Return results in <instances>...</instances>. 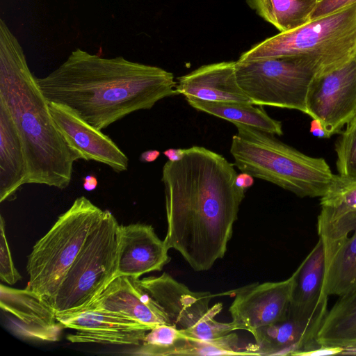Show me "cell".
Listing matches in <instances>:
<instances>
[{
    "label": "cell",
    "instance_id": "cell-29",
    "mask_svg": "<svg viewBox=\"0 0 356 356\" xmlns=\"http://www.w3.org/2000/svg\"><path fill=\"white\" fill-rule=\"evenodd\" d=\"M0 278L1 280L13 285L22 280V276L15 268L8 243L5 222L3 216L0 220Z\"/></svg>",
    "mask_w": 356,
    "mask_h": 356
},
{
    "label": "cell",
    "instance_id": "cell-28",
    "mask_svg": "<svg viewBox=\"0 0 356 356\" xmlns=\"http://www.w3.org/2000/svg\"><path fill=\"white\" fill-rule=\"evenodd\" d=\"M337 169L341 177H356V127L349 132H341L335 143Z\"/></svg>",
    "mask_w": 356,
    "mask_h": 356
},
{
    "label": "cell",
    "instance_id": "cell-31",
    "mask_svg": "<svg viewBox=\"0 0 356 356\" xmlns=\"http://www.w3.org/2000/svg\"><path fill=\"white\" fill-rule=\"evenodd\" d=\"M236 184L238 187L246 190L254 184V179L248 173L242 172L240 174H237Z\"/></svg>",
    "mask_w": 356,
    "mask_h": 356
},
{
    "label": "cell",
    "instance_id": "cell-10",
    "mask_svg": "<svg viewBox=\"0 0 356 356\" xmlns=\"http://www.w3.org/2000/svg\"><path fill=\"white\" fill-rule=\"evenodd\" d=\"M308 115L318 120L328 138L341 133L356 113V54L315 76L307 99Z\"/></svg>",
    "mask_w": 356,
    "mask_h": 356
},
{
    "label": "cell",
    "instance_id": "cell-33",
    "mask_svg": "<svg viewBox=\"0 0 356 356\" xmlns=\"http://www.w3.org/2000/svg\"><path fill=\"white\" fill-rule=\"evenodd\" d=\"M163 153L169 161H177L183 158L186 153V149L170 148L165 150Z\"/></svg>",
    "mask_w": 356,
    "mask_h": 356
},
{
    "label": "cell",
    "instance_id": "cell-36",
    "mask_svg": "<svg viewBox=\"0 0 356 356\" xmlns=\"http://www.w3.org/2000/svg\"><path fill=\"white\" fill-rule=\"evenodd\" d=\"M356 127V113L353 118V119L349 122V123L346 126L345 131L342 132H349L352 129H353Z\"/></svg>",
    "mask_w": 356,
    "mask_h": 356
},
{
    "label": "cell",
    "instance_id": "cell-18",
    "mask_svg": "<svg viewBox=\"0 0 356 356\" xmlns=\"http://www.w3.org/2000/svg\"><path fill=\"white\" fill-rule=\"evenodd\" d=\"M177 80V91L186 99L252 104L238 83L236 61L203 65Z\"/></svg>",
    "mask_w": 356,
    "mask_h": 356
},
{
    "label": "cell",
    "instance_id": "cell-20",
    "mask_svg": "<svg viewBox=\"0 0 356 356\" xmlns=\"http://www.w3.org/2000/svg\"><path fill=\"white\" fill-rule=\"evenodd\" d=\"M24 145L13 118L0 99V202L12 201L25 184Z\"/></svg>",
    "mask_w": 356,
    "mask_h": 356
},
{
    "label": "cell",
    "instance_id": "cell-21",
    "mask_svg": "<svg viewBox=\"0 0 356 356\" xmlns=\"http://www.w3.org/2000/svg\"><path fill=\"white\" fill-rule=\"evenodd\" d=\"M316 340L324 346H356V289L339 296L327 311Z\"/></svg>",
    "mask_w": 356,
    "mask_h": 356
},
{
    "label": "cell",
    "instance_id": "cell-3",
    "mask_svg": "<svg viewBox=\"0 0 356 356\" xmlns=\"http://www.w3.org/2000/svg\"><path fill=\"white\" fill-rule=\"evenodd\" d=\"M0 99L8 108L24 145L25 184L66 188L79 158L58 131L49 102L28 66L23 49L2 19Z\"/></svg>",
    "mask_w": 356,
    "mask_h": 356
},
{
    "label": "cell",
    "instance_id": "cell-23",
    "mask_svg": "<svg viewBox=\"0 0 356 356\" xmlns=\"http://www.w3.org/2000/svg\"><path fill=\"white\" fill-rule=\"evenodd\" d=\"M249 7L280 32L309 22L318 0H246Z\"/></svg>",
    "mask_w": 356,
    "mask_h": 356
},
{
    "label": "cell",
    "instance_id": "cell-24",
    "mask_svg": "<svg viewBox=\"0 0 356 356\" xmlns=\"http://www.w3.org/2000/svg\"><path fill=\"white\" fill-rule=\"evenodd\" d=\"M356 289V232L337 249L325 265L323 292L341 296Z\"/></svg>",
    "mask_w": 356,
    "mask_h": 356
},
{
    "label": "cell",
    "instance_id": "cell-26",
    "mask_svg": "<svg viewBox=\"0 0 356 356\" xmlns=\"http://www.w3.org/2000/svg\"><path fill=\"white\" fill-rule=\"evenodd\" d=\"M188 337L175 325H157L149 330L140 344L131 350L135 355H172L178 343Z\"/></svg>",
    "mask_w": 356,
    "mask_h": 356
},
{
    "label": "cell",
    "instance_id": "cell-34",
    "mask_svg": "<svg viewBox=\"0 0 356 356\" xmlns=\"http://www.w3.org/2000/svg\"><path fill=\"white\" fill-rule=\"evenodd\" d=\"M98 181L95 176L88 175L83 178V186L87 191H92L97 187Z\"/></svg>",
    "mask_w": 356,
    "mask_h": 356
},
{
    "label": "cell",
    "instance_id": "cell-5",
    "mask_svg": "<svg viewBox=\"0 0 356 356\" xmlns=\"http://www.w3.org/2000/svg\"><path fill=\"white\" fill-rule=\"evenodd\" d=\"M355 54L356 3L268 38L243 53L238 60L300 56L314 62L322 74L341 66Z\"/></svg>",
    "mask_w": 356,
    "mask_h": 356
},
{
    "label": "cell",
    "instance_id": "cell-11",
    "mask_svg": "<svg viewBox=\"0 0 356 356\" xmlns=\"http://www.w3.org/2000/svg\"><path fill=\"white\" fill-rule=\"evenodd\" d=\"M293 284L292 275L283 281L253 283L225 293L234 296L229 312L236 330L252 333L286 319Z\"/></svg>",
    "mask_w": 356,
    "mask_h": 356
},
{
    "label": "cell",
    "instance_id": "cell-25",
    "mask_svg": "<svg viewBox=\"0 0 356 356\" xmlns=\"http://www.w3.org/2000/svg\"><path fill=\"white\" fill-rule=\"evenodd\" d=\"M253 355L250 345L241 348L236 334L230 332L222 337L198 340L184 339L177 345L172 355Z\"/></svg>",
    "mask_w": 356,
    "mask_h": 356
},
{
    "label": "cell",
    "instance_id": "cell-14",
    "mask_svg": "<svg viewBox=\"0 0 356 356\" xmlns=\"http://www.w3.org/2000/svg\"><path fill=\"white\" fill-rule=\"evenodd\" d=\"M64 328L74 332L67 336L72 343H96L108 345L140 344L150 327L96 309L56 314Z\"/></svg>",
    "mask_w": 356,
    "mask_h": 356
},
{
    "label": "cell",
    "instance_id": "cell-35",
    "mask_svg": "<svg viewBox=\"0 0 356 356\" xmlns=\"http://www.w3.org/2000/svg\"><path fill=\"white\" fill-rule=\"evenodd\" d=\"M160 155V152L155 149L143 152L140 156V161L142 162L150 163L156 161Z\"/></svg>",
    "mask_w": 356,
    "mask_h": 356
},
{
    "label": "cell",
    "instance_id": "cell-7",
    "mask_svg": "<svg viewBox=\"0 0 356 356\" xmlns=\"http://www.w3.org/2000/svg\"><path fill=\"white\" fill-rule=\"evenodd\" d=\"M120 225L108 210L90 232L54 298L56 314L78 312L116 276Z\"/></svg>",
    "mask_w": 356,
    "mask_h": 356
},
{
    "label": "cell",
    "instance_id": "cell-37",
    "mask_svg": "<svg viewBox=\"0 0 356 356\" xmlns=\"http://www.w3.org/2000/svg\"><path fill=\"white\" fill-rule=\"evenodd\" d=\"M342 355H356V346L343 348Z\"/></svg>",
    "mask_w": 356,
    "mask_h": 356
},
{
    "label": "cell",
    "instance_id": "cell-22",
    "mask_svg": "<svg viewBox=\"0 0 356 356\" xmlns=\"http://www.w3.org/2000/svg\"><path fill=\"white\" fill-rule=\"evenodd\" d=\"M195 109L232 122L250 126L274 135L283 134L282 122L270 118L262 106L234 102H213L188 99Z\"/></svg>",
    "mask_w": 356,
    "mask_h": 356
},
{
    "label": "cell",
    "instance_id": "cell-1",
    "mask_svg": "<svg viewBox=\"0 0 356 356\" xmlns=\"http://www.w3.org/2000/svg\"><path fill=\"white\" fill-rule=\"evenodd\" d=\"M236 175L225 157L200 146L186 149L182 159L163 165L164 241L195 271L209 270L225 254L245 197Z\"/></svg>",
    "mask_w": 356,
    "mask_h": 356
},
{
    "label": "cell",
    "instance_id": "cell-30",
    "mask_svg": "<svg viewBox=\"0 0 356 356\" xmlns=\"http://www.w3.org/2000/svg\"><path fill=\"white\" fill-rule=\"evenodd\" d=\"M356 3V0H318L309 21L316 19Z\"/></svg>",
    "mask_w": 356,
    "mask_h": 356
},
{
    "label": "cell",
    "instance_id": "cell-9",
    "mask_svg": "<svg viewBox=\"0 0 356 356\" xmlns=\"http://www.w3.org/2000/svg\"><path fill=\"white\" fill-rule=\"evenodd\" d=\"M138 283L163 309L170 324L189 339L210 340L236 330L232 322L216 320L222 304L210 307L214 297L210 292L192 291L167 273L138 278Z\"/></svg>",
    "mask_w": 356,
    "mask_h": 356
},
{
    "label": "cell",
    "instance_id": "cell-8",
    "mask_svg": "<svg viewBox=\"0 0 356 356\" xmlns=\"http://www.w3.org/2000/svg\"><path fill=\"white\" fill-rule=\"evenodd\" d=\"M238 83L254 105L293 109L308 114L310 86L320 74L307 58L278 56L236 61Z\"/></svg>",
    "mask_w": 356,
    "mask_h": 356
},
{
    "label": "cell",
    "instance_id": "cell-38",
    "mask_svg": "<svg viewBox=\"0 0 356 356\" xmlns=\"http://www.w3.org/2000/svg\"></svg>",
    "mask_w": 356,
    "mask_h": 356
},
{
    "label": "cell",
    "instance_id": "cell-27",
    "mask_svg": "<svg viewBox=\"0 0 356 356\" xmlns=\"http://www.w3.org/2000/svg\"><path fill=\"white\" fill-rule=\"evenodd\" d=\"M321 206L356 209V177L336 175L327 193L321 197Z\"/></svg>",
    "mask_w": 356,
    "mask_h": 356
},
{
    "label": "cell",
    "instance_id": "cell-6",
    "mask_svg": "<svg viewBox=\"0 0 356 356\" xmlns=\"http://www.w3.org/2000/svg\"><path fill=\"white\" fill-rule=\"evenodd\" d=\"M104 213V210L80 196L33 246L28 257L26 287L50 306L67 270Z\"/></svg>",
    "mask_w": 356,
    "mask_h": 356
},
{
    "label": "cell",
    "instance_id": "cell-2",
    "mask_svg": "<svg viewBox=\"0 0 356 356\" xmlns=\"http://www.w3.org/2000/svg\"><path fill=\"white\" fill-rule=\"evenodd\" d=\"M49 102L67 107L99 130L179 95L172 73L122 56L102 58L76 49L47 76L36 78Z\"/></svg>",
    "mask_w": 356,
    "mask_h": 356
},
{
    "label": "cell",
    "instance_id": "cell-4",
    "mask_svg": "<svg viewBox=\"0 0 356 356\" xmlns=\"http://www.w3.org/2000/svg\"><path fill=\"white\" fill-rule=\"evenodd\" d=\"M230 153L234 165L253 177L273 183L300 197H323L336 175L323 158L284 144L274 134L236 124Z\"/></svg>",
    "mask_w": 356,
    "mask_h": 356
},
{
    "label": "cell",
    "instance_id": "cell-12",
    "mask_svg": "<svg viewBox=\"0 0 356 356\" xmlns=\"http://www.w3.org/2000/svg\"><path fill=\"white\" fill-rule=\"evenodd\" d=\"M0 307L15 334L36 341L59 340L64 327L55 310L29 288L18 289L1 284Z\"/></svg>",
    "mask_w": 356,
    "mask_h": 356
},
{
    "label": "cell",
    "instance_id": "cell-19",
    "mask_svg": "<svg viewBox=\"0 0 356 356\" xmlns=\"http://www.w3.org/2000/svg\"><path fill=\"white\" fill-rule=\"evenodd\" d=\"M321 318L298 319L287 316L284 321L254 330L255 355H296L321 346L316 340Z\"/></svg>",
    "mask_w": 356,
    "mask_h": 356
},
{
    "label": "cell",
    "instance_id": "cell-15",
    "mask_svg": "<svg viewBox=\"0 0 356 356\" xmlns=\"http://www.w3.org/2000/svg\"><path fill=\"white\" fill-rule=\"evenodd\" d=\"M138 279L127 275L115 277L106 288L82 309L103 310L151 329L157 325L170 324L167 314L138 284Z\"/></svg>",
    "mask_w": 356,
    "mask_h": 356
},
{
    "label": "cell",
    "instance_id": "cell-16",
    "mask_svg": "<svg viewBox=\"0 0 356 356\" xmlns=\"http://www.w3.org/2000/svg\"><path fill=\"white\" fill-rule=\"evenodd\" d=\"M169 250L152 225L144 223L120 225L116 276L140 278L144 274L161 271L170 261Z\"/></svg>",
    "mask_w": 356,
    "mask_h": 356
},
{
    "label": "cell",
    "instance_id": "cell-13",
    "mask_svg": "<svg viewBox=\"0 0 356 356\" xmlns=\"http://www.w3.org/2000/svg\"><path fill=\"white\" fill-rule=\"evenodd\" d=\"M49 107L58 131L79 159L102 163L117 172L128 170L127 156L107 135L63 105L49 102Z\"/></svg>",
    "mask_w": 356,
    "mask_h": 356
},
{
    "label": "cell",
    "instance_id": "cell-17",
    "mask_svg": "<svg viewBox=\"0 0 356 356\" xmlns=\"http://www.w3.org/2000/svg\"><path fill=\"white\" fill-rule=\"evenodd\" d=\"M326 259L325 247L317 243L292 274L293 284L288 316L298 319L322 318L327 312L323 292Z\"/></svg>",
    "mask_w": 356,
    "mask_h": 356
},
{
    "label": "cell",
    "instance_id": "cell-32",
    "mask_svg": "<svg viewBox=\"0 0 356 356\" xmlns=\"http://www.w3.org/2000/svg\"><path fill=\"white\" fill-rule=\"evenodd\" d=\"M311 122L310 133L318 138H328L325 130L322 126L321 123L317 120H314Z\"/></svg>",
    "mask_w": 356,
    "mask_h": 356
}]
</instances>
